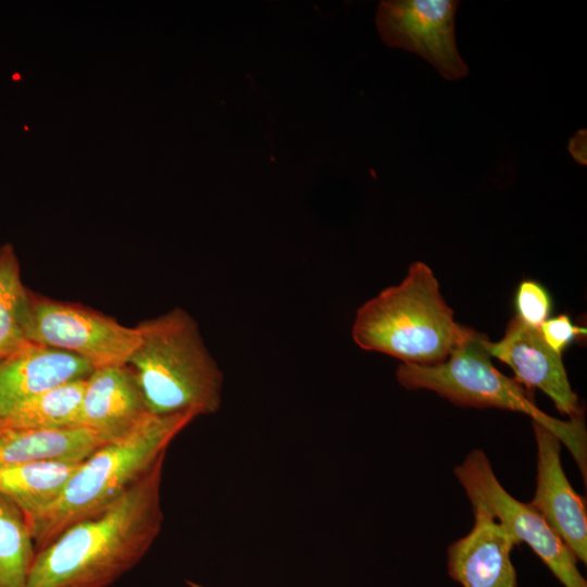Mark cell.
Returning <instances> with one entry per match:
<instances>
[{
	"label": "cell",
	"mask_w": 587,
	"mask_h": 587,
	"mask_svg": "<svg viewBox=\"0 0 587 587\" xmlns=\"http://www.w3.org/2000/svg\"><path fill=\"white\" fill-rule=\"evenodd\" d=\"M165 458L101 514L36 551L26 587H108L149 551L163 525Z\"/></svg>",
	"instance_id": "obj_1"
},
{
	"label": "cell",
	"mask_w": 587,
	"mask_h": 587,
	"mask_svg": "<svg viewBox=\"0 0 587 587\" xmlns=\"http://www.w3.org/2000/svg\"><path fill=\"white\" fill-rule=\"evenodd\" d=\"M190 413H148L122 437L86 458L51 503L26 517L36 551L67 527L111 507L148 473L195 420Z\"/></svg>",
	"instance_id": "obj_2"
},
{
	"label": "cell",
	"mask_w": 587,
	"mask_h": 587,
	"mask_svg": "<svg viewBox=\"0 0 587 587\" xmlns=\"http://www.w3.org/2000/svg\"><path fill=\"white\" fill-rule=\"evenodd\" d=\"M140 340L127 365L150 414L217 412L224 376L202 339L198 323L175 308L137 325Z\"/></svg>",
	"instance_id": "obj_3"
},
{
	"label": "cell",
	"mask_w": 587,
	"mask_h": 587,
	"mask_svg": "<svg viewBox=\"0 0 587 587\" xmlns=\"http://www.w3.org/2000/svg\"><path fill=\"white\" fill-rule=\"evenodd\" d=\"M472 330L454 321L433 271L416 261L400 284L358 309L352 338L360 348L403 364L433 366L445 362Z\"/></svg>",
	"instance_id": "obj_4"
},
{
	"label": "cell",
	"mask_w": 587,
	"mask_h": 587,
	"mask_svg": "<svg viewBox=\"0 0 587 587\" xmlns=\"http://www.w3.org/2000/svg\"><path fill=\"white\" fill-rule=\"evenodd\" d=\"M486 335L473 329L448 359L437 365L399 364L396 376L407 389H427L459 407L497 408L521 412L553 433L587 476V434L584 415L562 421L541 411L533 395L498 371L487 352Z\"/></svg>",
	"instance_id": "obj_5"
},
{
	"label": "cell",
	"mask_w": 587,
	"mask_h": 587,
	"mask_svg": "<svg viewBox=\"0 0 587 587\" xmlns=\"http://www.w3.org/2000/svg\"><path fill=\"white\" fill-rule=\"evenodd\" d=\"M22 325L27 341L77 355L93 369L127 364L140 340L137 326H125L91 308L29 289Z\"/></svg>",
	"instance_id": "obj_6"
},
{
	"label": "cell",
	"mask_w": 587,
	"mask_h": 587,
	"mask_svg": "<svg viewBox=\"0 0 587 587\" xmlns=\"http://www.w3.org/2000/svg\"><path fill=\"white\" fill-rule=\"evenodd\" d=\"M453 473L472 508L491 515L517 545L530 547L564 587H587L572 551L529 503L504 489L483 450H472Z\"/></svg>",
	"instance_id": "obj_7"
},
{
	"label": "cell",
	"mask_w": 587,
	"mask_h": 587,
	"mask_svg": "<svg viewBox=\"0 0 587 587\" xmlns=\"http://www.w3.org/2000/svg\"><path fill=\"white\" fill-rule=\"evenodd\" d=\"M455 0L382 1L376 26L382 40L391 48L414 52L429 62L448 80L469 74L454 36Z\"/></svg>",
	"instance_id": "obj_8"
},
{
	"label": "cell",
	"mask_w": 587,
	"mask_h": 587,
	"mask_svg": "<svg viewBox=\"0 0 587 587\" xmlns=\"http://www.w3.org/2000/svg\"><path fill=\"white\" fill-rule=\"evenodd\" d=\"M484 346L490 357L505 363L514 373V379L532 391L545 392L558 411L574 419L584 415L578 397L572 389L562 354L551 349L538 327L530 326L513 316L501 340L485 339Z\"/></svg>",
	"instance_id": "obj_9"
},
{
	"label": "cell",
	"mask_w": 587,
	"mask_h": 587,
	"mask_svg": "<svg viewBox=\"0 0 587 587\" xmlns=\"http://www.w3.org/2000/svg\"><path fill=\"white\" fill-rule=\"evenodd\" d=\"M537 446L536 489L529 504L572 551L587 563V512L584 498L569 482L561 463V441L532 421Z\"/></svg>",
	"instance_id": "obj_10"
},
{
	"label": "cell",
	"mask_w": 587,
	"mask_h": 587,
	"mask_svg": "<svg viewBox=\"0 0 587 587\" xmlns=\"http://www.w3.org/2000/svg\"><path fill=\"white\" fill-rule=\"evenodd\" d=\"M472 529L448 548V573L462 587H516L513 537L486 511L473 508Z\"/></svg>",
	"instance_id": "obj_11"
},
{
	"label": "cell",
	"mask_w": 587,
	"mask_h": 587,
	"mask_svg": "<svg viewBox=\"0 0 587 587\" xmlns=\"http://www.w3.org/2000/svg\"><path fill=\"white\" fill-rule=\"evenodd\" d=\"M93 370L77 355L25 342L0 361V419L17 404L43 391L87 378Z\"/></svg>",
	"instance_id": "obj_12"
},
{
	"label": "cell",
	"mask_w": 587,
	"mask_h": 587,
	"mask_svg": "<svg viewBox=\"0 0 587 587\" xmlns=\"http://www.w3.org/2000/svg\"><path fill=\"white\" fill-rule=\"evenodd\" d=\"M149 412L136 376L127 365L95 369L86 378L77 421L108 442L115 440Z\"/></svg>",
	"instance_id": "obj_13"
},
{
	"label": "cell",
	"mask_w": 587,
	"mask_h": 587,
	"mask_svg": "<svg viewBox=\"0 0 587 587\" xmlns=\"http://www.w3.org/2000/svg\"><path fill=\"white\" fill-rule=\"evenodd\" d=\"M107 442L85 427L34 429L0 424V466L34 461H84Z\"/></svg>",
	"instance_id": "obj_14"
},
{
	"label": "cell",
	"mask_w": 587,
	"mask_h": 587,
	"mask_svg": "<svg viewBox=\"0 0 587 587\" xmlns=\"http://www.w3.org/2000/svg\"><path fill=\"white\" fill-rule=\"evenodd\" d=\"M82 462L34 461L0 466V494L27 517L57 499Z\"/></svg>",
	"instance_id": "obj_15"
},
{
	"label": "cell",
	"mask_w": 587,
	"mask_h": 587,
	"mask_svg": "<svg viewBox=\"0 0 587 587\" xmlns=\"http://www.w3.org/2000/svg\"><path fill=\"white\" fill-rule=\"evenodd\" d=\"M85 384L86 378L43 391L14 407L0 424L34 429L76 427Z\"/></svg>",
	"instance_id": "obj_16"
},
{
	"label": "cell",
	"mask_w": 587,
	"mask_h": 587,
	"mask_svg": "<svg viewBox=\"0 0 587 587\" xmlns=\"http://www.w3.org/2000/svg\"><path fill=\"white\" fill-rule=\"evenodd\" d=\"M35 554L24 513L0 494V587H26Z\"/></svg>",
	"instance_id": "obj_17"
},
{
	"label": "cell",
	"mask_w": 587,
	"mask_h": 587,
	"mask_svg": "<svg viewBox=\"0 0 587 587\" xmlns=\"http://www.w3.org/2000/svg\"><path fill=\"white\" fill-rule=\"evenodd\" d=\"M26 292L15 250L4 243L0 247V361L27 342L22 325Z\"/></svg>",
	"instance_id": "obj_18"
},
{
	"label": "cell",
	"mask_w": 587,
	"mask_h": 587,
	"mask_svg": "<svg viewBox=\"0 0 587 587\" xmlns=\"http://www.w3.org/2000/svg\"><path fill=\"white\" fill-rule=\"evenodd\" d=\"M551 298L548 290L533 279L522 280L514 295L516 315L526 324L540 327L549 319L551 312Z\"/></svg>",
	"instance_id": "obj_19"
},
{
	"label": "cell",
	"mask_w": 587,
	"mask_h": 587,
	"mask_svg": "<svg viewBox=\"0 0 587 587\" xmlns=\"http://www.w3.org/2000/svg\"><path fill=\"white\" fill-rule=\"evenodd\" d=\"M539 330L547 345L561 354L576 337L586 334V328L576 326L567 314L547 319Z\"/></svg>",
	"instance_id": "obj_20"
},
{
	"label": "cell",
	"mask_w": 587,
	"mask_h": 587,
	"mask_svg": "<svg viewBox=\"0 0 587 587\" xmlns=\"http://www.w3.org/2000/svg\"><path fill=\"white\" fill-rule=\"evenodd\" d=\"M569 150L580 164H586V130L580 129L570 140Z\"/></svg>",
	"instance_id": "obj_21"
},
{
	"label": "cell",
	"mask_w": 587,
	"mask_h": 587,
	"mask_svg": "<svg viewBox=\"0 0 587 587\" xmlns=\"http://www.w3.org/2000/svg\"><path fill=\"white\" fill-rule=\"evenodd\" d=\"M187 584H188V586H190V587H203L202 585H200V584H198V583H195V582H190V580H188Z\"/></svg>",
	"instance_id": "obj_22"
}]
</instances>
